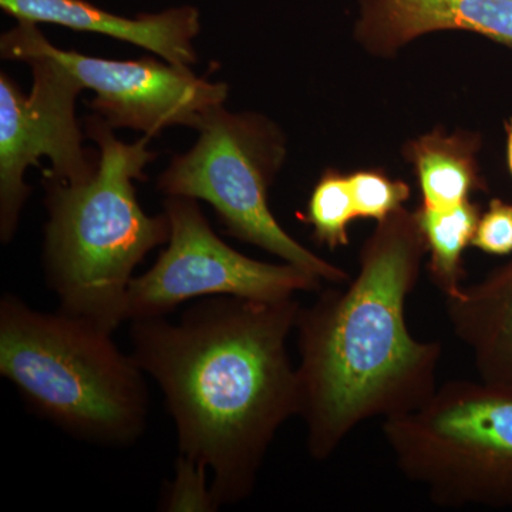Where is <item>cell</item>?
<instances>
[{
	"instance_id": "e0dca14e",
	"label": "cell",
	"mask_w": 512,
	"mask_h": 512,
	"mask_svg": "<svg viewBox=\"0 0 512 512\" xmlns=\"http://www.w3.org/2000/svg\"><path fill=\"white\" fill-rule=\"evenodd\" d=\"M207 468L178 456L175 478L164 497L163 510L215 511L218 510L212 495L211 484H207Z\"/></svg>"
},
{
	"instance_id": "ac0fdd59",
	"label": "cell",
	"mask_w": 512,
	"mask_h": 512,
	"mask_svg": "<svg viewBox=\"0 0 512 512\" xmlns=\"http://www.w3.org/2000/svg\"><path fill=\"white\" fill-rule=\"evenodd\" d=\"M471 245L488 255L512 254V202L491 200L487 210L481 212Z\"/></svg>"
},
{
	"instance_id": "7a4b0ae2",
	"label": "cell",
	"mask_w": 512,
	"mask_h": 512,
	"mask_svg": "<svg viewBox=\"0 0 512 512\" xmlns=\"http://www.w3.org/2000/svg\"><path fill=\"white\" fill-rule=\"evenodd\" d=\"M427 255L416 212L377 222L346 288L320 289L296 319L298 416L313 460H329L360 424L419 409L437 390L439 340L414 338L406 306Z\"/></svg>"
},
{
	"instance_id": "7c38bea8",
	"label": "cell",
	"mask_w": 512,
	"mask_h": 512,
	"mask_svg": "<svg viewBox=\"0 0 512 512\" xmlns=\"http://www.w3.org/2000/svg\"><path fill=\"white\" fill-rule=\"evenodd\" d=\"M447 316L480 380L512 389V259L447 299Z\"/></svg>"
},
{
	"instance_id": "d6986e66",
	"label": "cell",
	"mask_w": 512,
	"mask_h": 512,
	"mask_svg": "<svg viewBox=\"0 0 512 512\" xmlns=\"http://www.w3.org/2000/svg\"><path fill=\"white\" fill-rule=\"evenodd\" d=\"M505 150H507V165L512 177V117L505 121Z\"/></svg>"
},
{
	"instance_id": "5b68a950",
	"label": "cell",
	"mask_w": 512,
	"mask_h": 512,
	"mask_svg": "<svg viewBox=\"0 0 512 512\" xmlns=\"http://www.w3.org/2000/svg\"><path fill=\"white\" fill-rule=\"evenodd\" d=\"M403 476L441 507H512V389L451 380L383 421Z\"/></svg>"
},
{
	"instance_id": "52a82bcc",
	"label": "cell",
	"mask_w": 512,
	"mask_h": 512,
	"mask_svg": "<svg viewBox=\"0 0 512 512\" xmlns=\"http://www.w3.org/2000/svg\"><path fill=\"white\" fill-rule=\"evenodd\" d=\"M36 23L18 22L0 39L3 59L28 64L33 84L29 94L0 73V239L9 244L30 197L25 174L40 158L52 164L46 180L79 185L96 174L99 153L83 147L76 101L83 87L69 70L37 43Z\"/></svg>"
},
{
	"instance_id": "277c9868",
	"label": "cell",
	"mask_w": 512,
	"mask_h": 512,
	"mask_svg": "<svg viewBox=\"0 0 512 512\" xmlns=\"http://www.w3.org/2000/svg\"><path fill=\"white\" fill-rule=\"evenodd\" d=\"M111 330L92 320L37 311L12 293L0 301V375L33 412L76 439L128 446L146 429L143 370Z\"/></svg>"
},
{
	"instance_id": "6da1fadb",
	"label": "cell",
	"mask_w": 512,
	"mask_h": 512,
	"mask_svg": "<svg viewBox=\"0 0 512 512\" xmlns=\"http://www.w3.org/2000/svg\"><path fill=\"white\" fill-rule=\"evenodd\" d=\"M301 306L212 296L178 322L131 320V356L164 394L180 456L211 471L217 507L251 495L276 434L298 416L288 339Z\"/></svg>"
},
{
	"instance_id": "9c48e42d",
	"label": "cell",
	"mask_w": 512,
	"mask_h": 512,
	"mask_svg": "<svg viewBox=\"0 0 512 512\" xmlns=\"http://www.w3.org/2000/svg\"><path fill=\"white\" fill-rule=\"evenodd\" d=\"M37 43L83 89L92 90L90 109L114 130L128 128L150 138L175 126L197 130L208 111L227 101V84L208 82L191 67L160 57L111 60L83 55L53 45L40 29Z\"/></svg>"
},
{
	"instance_id": "3957f363",
	"label": "cell",
	"mask_w": 512,
	"mask_h": 512,
	"mask_svg": "<svg viewBox=\"0 0 512 512\" xmlns=\"http://www.w3.org/2000/svg\"><path fill=\"white\" fill-rule=\"evenodd\" d=\"M86 136L99 148L92 180L79 185L46 180L47 224L43 265L60 311L92 320L113 332L126 322V298L134 269L154 248L167 244V214H146L136 181L157 154L150 137L119 140L100 116L84 120Z\"/></svg>"
},
{
	"instance_id": "4fadbf2b",
	"label": "cell",
	"mask_w": 512,
	"mask_h": 512,
	"mask_svg": "<svg viewBox=\"0 0 512 512\" xmlns=\"http://www.w3.org/2000/svg\"><path fill=\"white\" fill-rule=\"evenodd\" d=\"M480 147L478 134L463 130L447 134L444 128L404 146V158L413 165L419 180L423 207H454L471 200L474 192L487 190L478 165Z\"/></svg>"
},
{
	"instance_id": "30bf717a",
	"label": "cell",
	"mask_w": 512,
	"mask_h": 512,
	"mask_svg": "<svg viewBox=\"0 0 512 512\" xmlns=\"http://www.w3.org/2000/svg\"><path fill=\"white\" fill-rule=\"evenodd\" d=\"M0 6L18 22L97 33L143 47L168 63L188 67L197 63L194 43L201 32V16L192 6L136 18L114 15L86 0H0Z\"/></svg>"
},
{
	"instance_id": "ba28073f",
	"label": "cell",
	"mask_w": 512,
	"mask_h": 512,
	"mask_svg": "<svg viewBox=\"0 0 512 512\" xmlns=\"http://www.w3.org/2000/svg\"><path fill=\"white\" fill-rule=\"evenodd\" d=\"M164 212L171 225L167 248L153 268L131 279L126 322L167 316L181 303L212 296L275 302L323 288L322 279L299 266L256 261L229 247L194 198L165 197Z\"/></svg>"
},
{
	"instance_id": "9a60e30c",
	"label": "cell",
	"mask_w": 512,
	"mask_h": 512,
	"mask_svg": "<svg viewBox=\"0 0 512 512\" xmlns=\"http://www.w3.org/2000/svg\"><path fill=\"white\" fill-rule=\"evenodd\" d=\"M356 218L349 175L336 168L323 171L313 187L303 217L312 227L313 239L330 251L348 247L349 227Z\"/></svg>"
},
{
	"instance_id": "8992f818",
	"label": "cell",
	"mask_w": 512,
	"mask_h": 512,
	"mask_svg": "<svg viewBox=\"0 0 512 512\" xmlns=\"http://www.w3.org/2000/svg\"><path fill=\"white\" fill-rule=\"evenodd\" d=\"M194 146L158 178L165 197L210 204L227 234L279 256L326 284H348L345 269L313 254L282 228L269 207V188L286 157V138L258 113H231L224 104L205 114Z\"/></svg>"
},
{
	"instance_id": "8fae6325",
	"label": "cell",
	"mask_w": 512,
	"mask_h": 512,
	"mask_svg": "<svg viewBox=\"0 0 512 512\" xmlns=\"http://www.w3.org/2000/svg\"><path fill=\"white\" fill-rule=\"evenodd\" d=\"M441 30H466L512 46V0H362L355 36L367 52L390 57Z\"/></svg>"
},
{
	"instance_id": "2e32d148",
	"label": "cell",
	"mask_w": 512,
	"mask_h": 512,
	"mask_svg": "<svg viewBox=\"0 0 512 512\" xmlns=\"http://www.w3.org/2000/svg\"><path fill=\"white\" fill-rule=\"evenodd\" d=\"M348 175L357 218L363 220H386L412 195L409 184L394 180L383 170H357Z\"/></svg>"
},
{
	"instance_id": "5bb4252c",
	"label": "cell",
	"mask_w": 512,
	"mask_h": 512,
	"mask_svg": "<svg viewBox=\"0 0 512 512\" xmlns=\"http://www.w3.org/2000/svg\"><path fill=\"white\" fill-rule=\"evenodd\" d=\"M429 255L431 282L447 299L457 298L466 279L464 252L473 244L480 205L471 200L448 208H427L420 205L416 211Z\"/></svg>"
}]
</instances>
